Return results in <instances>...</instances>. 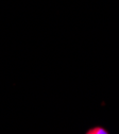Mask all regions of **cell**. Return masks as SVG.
I'll use <instances>...</instances> for the list:
<instances>
[{"label": "cell", "mask_w": 119, "mask_h": 134, "mask_svg": "<svg viewBox=\"0 0 119 134\" xmlns=\"http://www.w3.org/2000/svg\"><path fill=\"white\" fill-rule=\"evenodd\" d=\"M86 134H109L107 131L104 129V128H101V127H95V128H92L89 129Z\"/></svg>", "instance_id": "1"}]
</instances>
